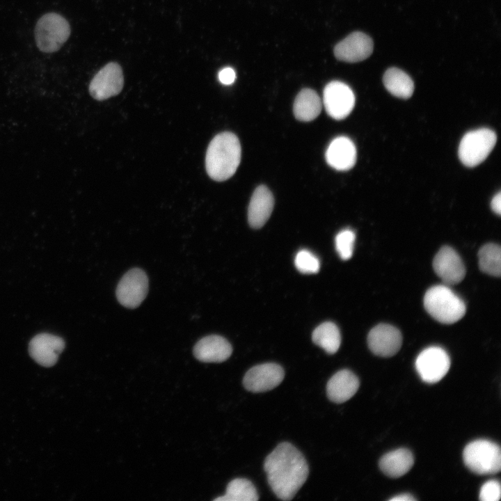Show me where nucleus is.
I'll list each match as a JSON object with an SVG mask.
<instances>
[{"label":"nucleus","mask_w":501,"mask_h":501,"mask_svg":"<svg viewBox=\"0 0 501 501\" xmlns=\"http://www.w3.org/2000/svg\"><path fill=\"white\" fill-rule=\"evenodd\" d=\"M424 306L434 319L446 324L460 320L466 310L463 301L446 285L429 288L424 296Z\"/></svg>","instance_id":"3"},{"label":"nucleus","mask_w":501,"mask_h":501,"mask_svg":"<svg viewBox=\"0 0 501 501\" xmlns=\"http://www.w3.org/2000/svg\"><path fill=\"white\" fill-rule=\"evenodd\" d=\"M356 235L350 229L340 231L335 237V249L340 258L347 260L352 256Z\"/></svg>","instance_id":"26"},{"label":"nucleus","mask_w":501,"mask_h":501,"mask_svg":"<svg viewBox=\"0 0 501 501\" xmlns=\"http://www.w3.org/2000/svg\"><path fill=\"white\" fill-rule=\"evenodd\" d=\"M433 268L447 285L458 284L466 275V269L459 254L450 246L442 247L435 255Z\"/></svg>","instance_id":"12"},{"label":"nucleus","mask_w":501,"mask_h":501,"mask_svg":"<svg viewBox=\"0 0 501 501\" xmlns=\"http://www.w3.org/2000/svg\"><path fill=\"white\" fill-rule=\"evenodd\" d=\"M450 367L447 353L441 347H430L422 351L415 360L420 376L426 383H434L441 380Z\"/></svg>","instance_id":"8"},{"label":"nucleus","mask_w":501,"mask_h":501,"mask_svg":"<svg viewBox=\"0 0 501 501\" xmlns=\"http://www.w3.org/2000/svg\"><path fill=\"white\" fill-rule=\"evenodd\" d=\"M321 108L322 102L316 91L304 88L298 93L294 100L293 111L297 120L309 122L319 115Z\"/></svg>","instance_id":"21"},{"label":"nucleus","mask_w":501,"mask_h":501,"mask_svg":"<svg viewBox=\"0 0 501 501\" xmlns=\"http://www.w3.org/2000/svg\"><path fill=\"white\" fill-rule=\"evenodd\" d=\"M259 495L253 484L246 478H236L229 482L225 494L217 501H256Z\"/></svg>","instance_id":"24"},{"label":"nucleus","mask_w":501,"mask_h":501,"mask_svg":"<svg viewBox=\"0 0 501 501\" xmlns=\"http://www.w3.org/2000/svg\"><path fill=\"white\" fill-rule=\"evenodd\" d=\"M312 339L315 344L324 349L328 354L336 353L341 344L339 328L331 321L318 326L312 333Z\"/></svg>","instance_id":"23"},{"label":"nucleus","mask_w":501,"mask_h":501,"mask_svg":"<svg viewBox=\"0 0 501 501\" xmlns=\"http://www.w3.org/2000/svg\"><path fill=\"white\" fill-rule=\"evenodd\" d=\"M65 347V342L58 336L41 333L30 342L29 351L33 360L45 367L53 366Z\"/></svg>","instance_id":"15"},{"label":"nucleus","mask_w":501,"mask_h":501,"mask_svg":"<svg viewBox=\"0 0 501 501\" xmlns=\"http://www.w3.org/2000/svg\"><path fill=\"white\" fill-rule=\"evenodd\" d=\"M391 501H408V500H415V498H414L412 495L409 494H401L397 496L393 497L391 499H390Z\"/></svg>","instance_id":"31"},{"label":"nucleus","mask_w":501,"mask_h":501,"mask_svg":"<svg viewBox=\"0 0 501 501\" xmlns=\"http://www.w3.org/2000/svg\"><path fill=\"white\" fill-rule=\"evenodd\" d=\"M294 264L296 269L303 273H317L320 267L319 259L308 250H301L296 253Z\"/></svg>","instance_id":"27"},{"label":"nucleus","mask_w":501,"mask_h":501,"mask_svg":"<svg viewBox=\"0 0 501 501\" xmlns=\"http://www.w3.org/2000/svg\"><path fill=\"white\" fill-rule=\"evenodd\" d=\"M124 78L119 64L112 62L103 67L93 77L89 86L91 96L104 100L115 96L122 89Z\"/></svg>","instance_id":"11"},{"label":"nucleus","mask_w":501,"mask_h":501,"mask_svg":"<svg viewBox=\"0 0 501 501\" xmlns=\"http://www.w3.org/2000/svg\"><path fill=\"white\" fill-rule=\"evenodd\" d=\"M372 51V38L360 31L351 33L334 47L336 58L347 63H356L365 60Z\"/></svg>","instance_id":"14"},{"label":"nucleus","mask_w":501,"mask_h":501,"mask_svg":"<svg viewBox=\"0 0 501 501\" xmlns=\"http://www.w3.org/2000/svg\"><path fill=\"white\" fill-rule=\"evenodd\" d=\"M284 376V369L280 365L273 363L260 364L247 371L243 385L250 392H264L279 385Z\"/></svg>","instance_id":"10"},{"label":"nucleus","mask_w":501,"mask_h":501,"mask_svg":"<svg viewBox=\"0 0 501 501\" xmlns=\"http://www.w3.org/2000/svg\"><path fill=\"white\" fill-rule=\"evenodd\" d=\"M148 291V278L141 269L128 271L120 279L116 287V297L119 303L128 308L138 307L146 297Z\"/></svg>","instance_id":"7"},{"label":"nucleus","mask_w":501,"mask_h":501,"mask_svg":"<svg viewBox=\"0 0 501 501\" xmlns=\"http://www.w3.org/2000/svg\"><path fill=\"white\" fill-rule=\"evenodd\" d=\"M323 104L331 118L342 120L350 114L354 107V93L346 84L333 81L324 89Z\"/></svg>","instance_id":"9"},{"label":"nucleus","mask_w":501,"mask_h":501,"mask_svg":"<svg viewBox=\"0 0 501 501\" xmlns=\"http://www.w3.org/2000/svg\"><path fill=\"white\" fill-rule=\"evenodd\" d=\"M327 164L337 170H348L356 161V149L351 139L338 136L329 144L325 154Z\"/></svg>","instance_id":"17"},{"label":"nucleus","mask_w":501,"mask_h":501,"mask_svg":"<svg viewBox=\"0 0 501 501\" xmlns=\"http://www.w3.org/2000/svg\"><path fill=\"white\" fill-rule=\"evenodd\" d=\"M218 80L224 85H231L236 79L234 70L230 67L222 69L218 74Z\"/></svg>","instance_id":"29"},{"label":"nucleus","mask_w":501,"mask_h":501,"mask_svg":"<svg viewBox=\"0 0 501 501\" xmlns=\"http://www.w3.org/2000/svg\"><path fill=\"white\" fill-rule=\"evenodd\" d=\"M413 463L414 458L411 452L406 448H400L383 455L379 461V467L388 477L397 478L407 473Z\"/></svg>","instance_id":"20"},{"label":"nucleus","mask_w":501,"mask_h":501,"mask_svg":"<svg viewBox=\"0 0 501 501\" xmlns=\"http://www.w3.org/2000/svg\"><path fill=\"white\" fill-rule=\"evenodd\" d=\"M273 205L274 199L270 190L264 185L257 187L248 205L249 225L253 228L262 227L269 218Z\"/></svg>","instance_id":"19"},{"label":"nucleus","mask_w":501,"mask_h":501,"mask_svg":"<svg viewBox=\"0 0 501 501\" xmlns=\"http://www.w3.org/2000/svg\"><path fill=\"white\" fill-rule=\"evenodd\" d=\"M386 89L394 96L407 99L414 90V84L411 78L404 71L397 67L388 69L383 78Z\"/></svg>","instance_id":"22"},{"label":"nucleus","mask_w":501,"mask_h":501,"mask_svg":"<svg viewBox=\"0 0 501 501\" xmlns=\"http://www.w3.org/2000/svg\"><path fill=\"white\" fill-rule=\"evenodd\" d=\"M359 385L358 377L351 371L340 370L333 375L327 383V397L334 403H344L356 393Z\"/></svg>","instance_id":"18"},{"label":"nucleus","mask_w":501,"mask_h":501,"mask_svg":"<svg viewBox=\"0 0 501 501\" xmlns=\"http://www.w3.org/2000/svg\"><path fill=\"white\" fill-rule=\"evenodd\" d=\"M264 470L271 490L283 500L293 499L309 474L304 456L288 442L278 444L266 457Z\"/></svg>","instance_id":"1"},{"label":"nucleus","mask_w":501,"mask_h":501,"mask_svg":"<svg viewBox=\"0 0 501 501\" xmlns=\"http://www.w3.org/2000/svg\"><path fill=\"white\" fill-rule=\"evenodd\" d=\"M481 271L493 276H500L501 271V249L495 244L484 245L478 253Z\"/></svg>","instance_id":"25"},{"label":"nucleus","mask_w":501,"mask_h":501,"mask_svg":"<svg viewBox=\"0 0 501 501\" xmlns=\"http://www.w3.org/2000/svg\"><path fill=\"white\" fill-rule=\"evenodd\" d=\"M70 34V26L61 15L51 13L41 17L35 28V38L38 49L45 53L58 51Z\"/></svg>","instance_id":"5"},{"label":"nucleus","mask_w":501,"mask_h":501,"mask_svg":"<svg viewBox=\"0 0 501 501\" xmlns=\"http://www.w3.org/2000/svg\"><path fill=\"white\" fill-rule=\"evenodd\" d=\"M491 208L493 211L498 214H500L501 213V193L500 192H498L496 195L494 196L491 200Z\"/></svg>","instance_id":"30"},{"label":"nucleus","mask_w":501,"mask_h":501,"mask_svg":"<svg viewBox=\"0 0 501 501\" xmlns=\"http://www.w3.org/2000/svg\"><path fill=\"white\" fill-rule=\"evenodd\" d=\"M500 484L497 480H489L481 488L479 500L482 501H498L500 499Z\"/></svg>","instance_id":"28"},{"label":"nucleus","mask_w":501,"mask_h":501,"mask_svg":"<svg viewBox=\"0 0 501 501\" xmlns=\"http://www.w3.org/2000/svg\"><path fill=\"white\" fill-rule=\"evenodd\" d=\"M497 141L495 133L487 128H481L466 133L459 146V157L468 167H474L486 159Z\"/></svg>","instance_id":"6"},{"label":"nucleus","mask_w":501,"mask_h":501,"mask_svg":"<svg viewBox=\"0 0 501 501\" xmlns=\"http://www.w3.org/2000/svg\"><path fill=\"white\" fill-rule=\"evenodd\" d=\"M232 348L223 337L216 335L200 339L194 346L195 357L205 363H221L230 358Z\"/></svg>","instance_id":"16"},{"label":"nucleus","mask_w":501,"mask_h":501,"mask_svg":"<svg viewBox=\"0 0 501 501\" xmlns=\"http://www.w3.org/2000/svg\"><path fill=\"white\" fill-rule=\"evenodd\" d=\"M463 458L467 468L477 475L495 474L500 470V448L490 440L481 439L468 443Z\"/></svg>","instance_id":"4"},{"label":"nucleus","mask_w":501,"mask_h":501,"mask_svg":"<svg viewBox=\"0 0 501 501\" xmlns=\"http://www.w3.org/2000/svg\"><path fill=\"white\" fill-rule=\"evenodd\" d=\"M241 145L237 136L228 132L220 133L209 143L205 168L210 178L217 182L230 178L241 161Z\"/></svg>","instance_id":"2"},{"label":"nucleus","mask_w":501,"mask_h":501,"mask_svg":"<svg viewBox=\"0 0 501 501\" xmlns=\"http://www.w3.org/2000/svg\"><path fill=\"white\" fill-rule=\"evenodd\" d=\"M367 343L369 349L375 355L391 357L400 349L402 337L400 331L395 326L381 324L369 331Z\"/></svg>","instance_id":"13"}]
</instances>
